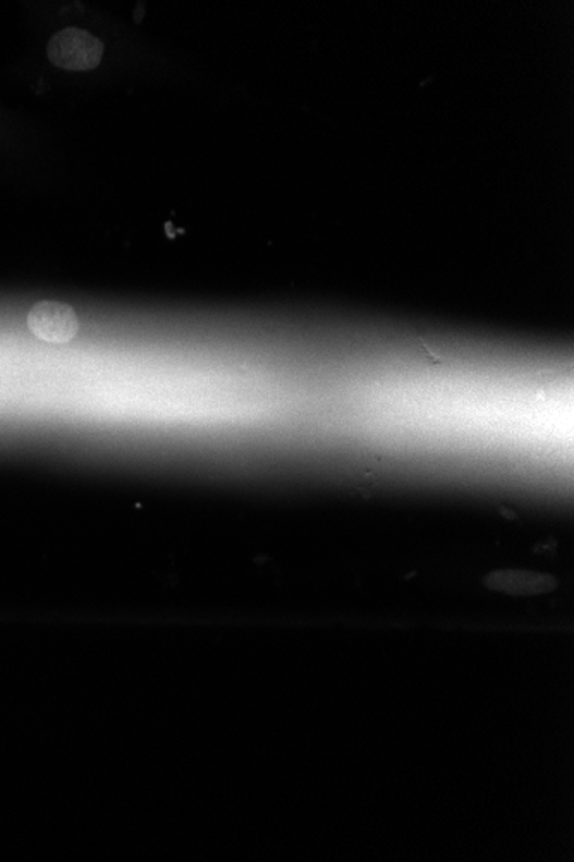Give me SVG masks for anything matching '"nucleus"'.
<instances>
[{"mask_svg": "<svg viewBox=\"0 0 574 862\" xmlns=\"http://www.w3.org/2000/svg\"><path fill=\"white\" fill-rule=\"evenodd\" d=\"M419 347H422V353H424L425 359H427L428 365H444L448 364L449 360L445 356L439 355V353L433 352L432 348L428 347L424 340H419Z\"/></svg>", "mask_w": 574, "mask_h": 862, "instance_id": "nucleus-4", "label": "nucleus"}, {"mask_svg": "<svg viewBox=\"0 0 574 862\" xmlns=\"http://www.w3.org/2000/svg\"><path fill=\"white\" fill-rule=\"evenodd\" d=\"M47 56L62 70H94L102 61L103 44L85 29L65 28L50 38Z\"/></svg>", "mask_w": 574, "mask_h": 862, "instance_id": "nucleus-1", "label": "nucleus"}, {"mask_svg": "<svg viewBox=\"0 0 574 862\" xmlns=\"http://www.w3.org/2000/svg\"><path fill=\"white\" fill-rule=\"evenodd\" d=\"M28 329L47 343H70L80 331L73 307L61 302H38L28 312Z\"/></svg>", "mask_w": 574, "mask_h": 862, "instance_id": "nucleus-2", "label": "nucleus"}, {"mask_svg": "<svg viewBox=\"0 0 574 862\" xmlns=\"http://www.w3.org/2000/svg\"><path fill=\"white\" fill-rule=\"evenodd\" d=\"M485 587L497 593L511 594V596H538L550 593L558 587L554 576L542 573L525 572V570H502L485 576Z\"/></svg>", "mask_w": 574, "mask_h": 862, "instance_id": "nucleus-3", "label": "nucleus"}]
</instances>
